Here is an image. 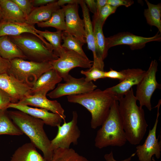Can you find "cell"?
<instances>
[{
    "mask_svg": "<svg viewBox=\"0 0 161 161\" xmlns=\"http://www.w3.org/2000/svg\"><path fill=\"white\" fill-rule=\"evenodd\" d=\"M133 89L118 100L119 109L127 141L131 144H139L148 127L142 107L138 106Z\"/></svg>",
    "mask_w": 161,
    "mask_h": 161,
    "instance_id": "1",
    "label": "cell"
},
{
    "mask_svg": "<svg viewBox=\"0 0 161 161\" xmlns=\"http://www.w3.org/2000/svg\"><path fill=\"white\" fill-rule=\"evenodd\" d=\"M68 101L85 108L91 113V127L96 129L101 126L107 118L115 96L106 89H95L89 92L68 96Z\"/></svg>",
    "mask_w": 161,
    "mask_h": 161,
    "instance_id": "2",
    "label": "cell"
},
{
    "mask_svg": "<svg viewBox=\"0 0 161 161\" xmlns=\"http://www.w3.org/2000/svg\"><path fill=\"white\" fill-rule=\"evenodd\" d=\"M7 112L15 124L29 137L31 142L42 152L46 160L51 161L53 152L50 149L51 140L44 130V121L18 110Z\"/></svg>",
    "mask_w": 161,
    "mask_h": 161,
    "instance_id": "3",
    "label": "cell"
},
{
    "mask_svg": "<svg viewBox=\"0 0 161 161\" xmlns=\"http://www.w3.org/2000/svg\"><path fill=\"white\" fill-rule=\"evenodd\" d=\"M101 127L97 131L95 145L101 149L109 146L121 147L127 141L119 109L118 101L115 100Z\"/></svg>",
    "mask_w": 161,
    "mask_h": 161,
    "instance_id": "4",
    "label": "cell"
},
{
    "mask_svg": "<svg viewBox=\"0 0 161 161\" xmlns=\"http://www.w3.org/2000/svg\"><path fill=\"white\" fill-rule=\"evenodd\" d=\"M8 36L30 61L41 62L52 61L58 58L55 55L49 43L34 35L24 33Z\"/></svg>",
    "mask_w": 161,
    "mask_h": 161,
    "instance_id": "5",
    "label": "cell"
},
{
    "mask_svg": "<svg viewBox=\"0 0 161 161\" xmlns=\"http://www.w3.org/2000/svg\"><path fill=\"white\" fill-rule=\"evenodd\" d=\"M10 61L7 73L31 87L42 74L52 69V61L38 62L19 58Z\"/></svg>",
    "mask_w": 161,
    "mask_h": 161,
    "instance_id": "6",
    "label": "cell"
},
{
    "mask_svg": "<svg viewBox=\"0 0 161 161\" xmlns=\"http://www.w3.org/2000/svg\"><path fill=\"white\" fill-rule=\"evenodd\" d=\"M158 64L157 61L152 60L148 69L139 83L137 85L135 96L139 102L140 106H145L149 111L152 109L151 99L155 90L160 89L161 84L157 81L156 74Z\"/></svg>",
    "mask_w": 161,
    "mask_h": 161,
    "instance_id": "7",
    "label": "cell"
},
{
    "mask_svg": "<svg viewBox=\"0 0 161 161\" xmlns=\"http://www.w3.org/2000/svg\"><path fill=\"white\" fill-rule=\"evenodd\" d=\"M93 61L86 58L78 53L64 48L58 58L51 61L52 68L57 72L64 81L69 75V72L76 67L91 68Z\"/></svg>",
    "mask_w": 161,
    "mask_h": 161,
    "instance_id": "8",
    "label": "cell"
},
{
    "mask_svg": "<svg viewBox=\"0 0 161 161\" xmlns=\"http://www.w3.org/2000/svg\"><path fill=\"white\" fill-rule=\"evenodd\" d=\"M78 114L74 111L72 112V120L70 122L64 123L58 126V131L55 137L51 140L50 150L54 151L58 148H69L72 143L78 144V140L80 135V131L77 125Z\"/></svg>",
    "mask_w": 161,
    "mask_h": 161,
    "instance_id": "9",
    "label": "cell"
},
{
    "mask_svg": "<svg viewBox=\"0 0 161 161\" xmlns=\"http://www.w3.org/2000/svg\"><path fill=\"white\" fill-rule=\"evenodd\" d=\"M63 83H59L56 88L47 94L50 98L55 99L65 95L83 94L95 90L97 86L92 82L86 81L84 77L74 78L69 75Z\"/></svg>",
    "mask_w": 161,
    "mask_h": 161,
    "instance_id": "10",
    "label": "cell"
},
{
    "mask_svg": "<svg viewBox=\"0 0 161 161\" xmlns=\"http://www.w3.org/2000/svg\"><path fill=\"white\" fill-rule=\"evenodd\" d=\"M106 40L108 49L116 46L126 45H129L131 50H134L143 48L148 42L160 41L161 34L158 32L152 37H145L135 35L128 32H122L106 38Z\"/></svg>",
    "mask_w": 161,
    "mask_h": 161,
    "instance_id": "11",
    "label": "cell"
},
{
    "mask_svg": "<svg viewBox=\"0 0 161 161\" xmlns=\"http://www.w3.org/2000/svg\"><path fill=\"white\" fill-rule=\"evenodd\" d=\"M161 104L160 100L156 107L157 112L156 120L153 128L149 130L148 135L144 143L136 147L135 153L140 161H151L154 155L157 159H159L161 151V143L158 141L156 137V131L160 115L159 108Z\"/></svg>",
    "mask_w": 161,
    "mask_h": 161,
    "instance_id": "12",
    "label": "cell"
},
{
    "mask_svg": "<svg viewBox=\"0 0 161 161\" xmlns=\"http://www.w3.org/2000/svg\"><path fill=\"white\" fill-rule=\"evenodd\" d=\"M32 87L7 73L0 74V88L11 99V103H17L31 95Z\"/></svg>",
    "mask_w": 161,
    "mask_h": 161,
    "instance_id": "13",
    "label": "cell"
},
{
    "mask_svg": "<svg viewBox=\"0 0 161 161\" xmlns=\"http://www.w3.org/2000/svg\"><path fill=\"white\" fill-rule=\"evenodd\" d=\"M77 4H67L61 7L64 11L66 31L79 40L86 43L83 19L80 18Z\"/></svg>",
    "mask_w": 161,
    "mask_h": 161,
    "instance_id": "14",
    "label": "cell"
},
{
    "mask_svg": "<svg viewBox=\"0 0 161 161\" xmlns=\"http://www.w3.org/2000/svg\"><path fill=\"white\" fill-rule=\"evenodd\" d=\"M79 4L82 10L84 24L86 43L87 44L88 49L92 52L93 55V63L92 67L104 70V63L103 60L99 55L96 47L92 24L90 19L89 10L84 0H81Z\"/></svg>",
    "mask_w": 161,
    "mask_h": 161,
    "instance_id": "15",
    "label": "cell"
},
{
    "mask_svg": "<svg viewBox=\"0 0 161 161\" xmlns=\"http://www.w3.org/2000/svg\"><path fill=\"white\" fill-rule=\"evenodd\" d=\"M125 77L118 84L106 89L113 95L118 101L128 92L132 86L137 85L141 80L146 71L140 68L124 70Z\"/></svg>",
    "mask_w": 161,
    "mask_h": 161,
    "instance_id": "16",
    "label": "cell"
},
{
    "mask_svg": "<svg viewBox=\"0 0 161 161\" xmlns=\"http://www.w3.org/2000/svg\"><path fill=\"white\" fill-rule=\"evenodd\" d=\"M12 108L23 112L35 117L43 120L45 124L52 127L60 125L64 120L60 115L49 112L42 108H32L18 103H10L7 109Z\"/></svg>",
    "mask_w": 161,
    "mask_h": 161,
    "instance_id": "17",
    "label": "cell"
},
{
    "mask_svg": "<svg viewBox=\"0 0 161 161\" xmlns=\"http://www.w3.org/2000/svg\"><path fill=\"white\" fill-rule=\"evenodd\" d=\"M62 79L54 69L49 70L42 74L33 85L31 95L46 96L47 93L54 89L56 85Z\"/></svg>",
    "mask_w": 161,
    "mask_h": 161,
    "instance_id": "18",
    "label": "cell"
},
{
    "mask_svg": "<svg viewBox=\"0 0 161 161\" xmlns=\"http://www.w3.org/2000/svg\"><path fill=\"white\" fill-rule=\"evenodd\" d=\"M46 109L60 115L65 120V111L60 103L56 100L48 99L46 96L29 95L25 97L18 103Z\"/></svg>",
    "mask_w": 161,
    "mask_h": 161,
    "instance_id": "19",
    "label": "cell"
},
{
    "mask_svg": "<svg viewBox=\"0 0 161 161\" xmlns=\"http://www.w3.org/2000/svg\"><path fill=\"white\" fill-rule=\"evenodd\" d=\"M34 25L26 22H18L3 21L0 23V37L4 36H15L29 33L37 36L42 40L45 39L37 33Z\"/></svg>",
    "mask_w": 161,
    "mask_h": 161,
    "instance_id": "20",
    "label": "cell"
},
{
    "mask_svg": "<svg viewBox=\"0 0 161 161\" xmlns=\"http://www.w3.org/2000/svg\"><path fill=\"white\" fill-rule=\"evenodd\" d=\"M57 1L45 5L34 8L26 18V22L34 25L35 24L48 21L52 14L60 8Z\"/></svg>",
    "mask_w": 161,
    "mask_h": 161,
    "instance_id": "21",
    "label": "cell"
},
{
    "mask_svg": "<svg viewBox=\"0 0 161 161\" xmlns=\"http://www.w3.org/2000/svg\"><path fill=\"white\" fill-rule=\"evenodd\" d=\"M36 148L31 142L24 144L15 151L11 161H47Z\"/></svg>",
    "mask_w": 161,
    "mask_h": 161,
    "instance_id": "22",
    "label": "cell"
},
{
    "mask_svg": "<svg viewBox=\"0 0 161 161\" xmlns=\"http://www.w3.org/2000/svg\"><path fill=\"white\" fill-rule=\"evenodd\" d=\"M3 21L25 22L26 18L18 5L12 0H0Z\"/></svg>",
    "mask_w": 161,
    "mask_h": 161,
    "instance_id": "23",
    "label": "cell"
},
{
    "mask_svg": "<svg viewBox=\"0 0 161 161\" xmlns=\"http://www.w3.org/2000/svg\"><path fill=\"white\" fill-rule=\"evenodd\" d=\"M0 55L9 61L16 58L26 59L21 50L7 36L0 37Z\"/></svg>",
    "mask_w": 161,
    "mask_h": 161,
    "instance_id": "24",
    "label": "cell"
},
{
    "mask_svg": "<svg viewBox=\"0 0 161 161\" xmlns=\"http://www.w3.org/2000/svg\"><path fill=\"white\" fill-rule=\"evenodd\" d=\"M92 23L96 47L99 55L104 60L107 56L108 49L106 47V38L103 32V26L98 15H93Z\"/></svg>",
    "mask_w": 161,
    "mask_h": 161,
    "instance_id": "25",
    "label": "cell"
},
{
    "mask_svg": "<svg viewBox=\"0 0 161 161\" xmlns=\"http://www.w3.org/2000/svg\"><path fill=\"white\" fill-rule=\"evenodd\" d=\"M145 1L148 8L145 9L144 14L147 23L150 26L156 27L161 33V4H154L147 0Z\"/></svg>",
    "mask_w": 161,
    "mask_h": 161,
    "instance_id": "26",
    "label": "cell"
},
{
    "mask_svg": "<svg viewBox=\"0 0 161 161\" xmlns=\"http://www.w3.org/2000/svg\"><path fill=\"white\" fill-rule=\"evenodd\" d=\"M35 30L37 34L49 42L55 55L59 57L64 49L61 44L62 31L57 30L56 32H52L47 30L42 31L36 29Z\"/></svg>",
    "mask_w": 161,
    "mask_h": 161,
    "instance_id": "27",
    "label": "cell"
},
{
    "mask_svg": "<svg viewBox=\"0 0 161 161\" xmlns=\"http://www.w3.org/2000/svg\"><path fill=\"white\" fill-rule=\"evenodd\" d=\"M23 134L10 118L7 109L0 110V135L19 136Z\"/></svg>",
    "mask_w": 161,
    "mask_h": 161,
    "instance_id": "28",
    "label": "cell"
},
{
    "mask_svg": "<svg viewBox=\"0 0 161 161\" xmlns=\"http://www.w3.org/2000/svg\"><path fill=\"white\" fill-rule=\"evenodd\" d=\"M51 161H90L72 148H58L53 151Z\"/></svg>",
    "mask_w": 161,
    "mask_h": 161,
    "instance_id": "29",
    "label": "cell"
},
{
    "mask_svg": "<svg viewBox=\"0 0 161 161\" xmlns=\"http://www.w3.org/2000/svg\"><path fill=\"white\" fill-rule=\"evenodd\" d=\"M65 18L64 10L62 8L55 12L48 21L37 24L38 27L41 28L51 27L55 28L57 30L66 31Z\"/></svg>",
    "mask_w": 161,
    "mask_h": 161,
    "instance_id": "30",
    "label": "cell"
},
{
    "mask_svg": "<svg viewBox=\"0 0 161 161\" xmlns=\"http://www.w3.org/2000/svg\"><path fill=\"white\" fill-rule=\"evenodd\" d=\"M61 37L63 41L62 44L63 48L74 51L85 58H88L82 48L84 44L79 40L66 31L62 32Z\"/></svg>",
    "mask_w": 161,
    "mask_h": 161,
    "instance_id": "31",
    "label": "cell"
},
{
    "mask_svg": "<svg viewBox=\"0 0 161 161\" xmlns=\"http://www.w3.org/2000/svg\"><path fill=\"white\" fill-rule=\"evenodd\" d=\"M104 70L96 68L91 67L86 71L81 70L80 73L85 76V79L87 82L95 81L97 80L105 78Z\"/></svg>",
    "mask_w": 161,
    "mask_h": 161,
    "instance_id": "32",
    "label": "cell"
},
{
    "mask_svg": "<svg viewBox=\"0 0 161 161\" xmlns=\"http://www.w3.org/2000/svg\"><path fill=\"white\" fill-rule=\"evenodd\" d=\"M15 3L23 13L26 18L34 8L32 0H12Z\"/></svg>",
    "mask_w": 161,
    "mask_h": 161,
    "instance_id": "33",
    "label": "cell"
},
{
    "mask_svg": "<svg viewBox=\"0 0 161 161\" xmlns=\"http://www.w3.org/2000/svg\"><path fill=\"white\" fill-rule=\"evenodd\" d=\"M117 8V7H113L107 4L102 8L100 11L98 17L103 26L108 17L112 14L114 13Z\"/></svg>",
    "mask_w": 161,
    "mask_h": 161,
    "instance_id": "34",
    "label": "cell"
},
{
    "mask_svg": "<svg viewBox=\"0 0 161 161\" xmlns=\"http://www.w3.org/2000/svg\"><path fill=\"white\" fill-rule=\"evenodd\" d=\"M104 76L105 78L118 79L120 82L124 78L125 74L124 70L117 71L111 68L108 71L105 72Z\"/></svg>",
    "mask_w": 161,
    "mask_h": 161,
    "instance_id": "35",
    "label": "cell"
},
{
    "mask_svg": "<svg viewBox=\"0 0 161 161\" xmlns=\"http://www.w3.org/2000/svg\"><path fill=\"white\" fill-rule=\"evenodd\" d=\"M11 103V99L8 95L0 88V110L7 109Z\"/></svg>",
    "mask_w": 161,
    "mask_h": 161,
    "instance_id": "36",
    "label": "cell"
},
{
    "mask_svg": "<svg viewBox=\"0 0 161 161\" xmlns=\"http://www.w3.org/2000/svg\"><path fill=\"white\" fill-rule=\"evenodd\" d=\"M134 3V1L132 0H107V4L117 8L121 6L128 7Z\"/></svg>",
    "mask_w": 161,
    "mask_h": 161,
    "instance_id": "37",
    "label": "cell"
},
{
    "mask_svg": "<svg viewBox=\"0 0 161 161\" xmlns=\"http://www.w3.org/2000/svg\"><path fill=\"white\" fill-rule=\"evenodd\" d=\"M10 61L0 55V74L7 73L10 67Z\"/></svg>",
    "mask_w": 161,
    "mask_h": 161,
    "instance_id": "38",
    "label": "cell"
},
{
    "mask_svg": "<svg viewBox=\"0 0 161 161\" xmlns=\"http://www.w3.org/2000/svg\"><path fill=\"white\" fill-rule=\"evenodd\" d=\"M84 1L89 11L93 13L94 15H96L97 12L96 1L94 0H84Z\"/></svg>",
    "mask_w": 161,
    "mask_h": 161,
    "instance_id": "39",
    "label": "cell"
},
{
    "mask_svg": "<svg viewBox=\"0 0 161 161\" xmlns=\"http://www.w3.org/2000/svg\"><path fill=\"white\" fill-rule=\"evenodd\" d=\"M55 0H32L34 8L45 5L57 1Z\"/></svg>",
    "mask_w": 161,
    "mask_h": 161,
    "instance_id": "40",
    "label": "cell"
},
{
    "mask_svg": "<svg viewBox=\"0 0 161 161\" xmlns=\"http://www.w3.org/2000/svg\"><path fill=\"white\" fill-rule=\"evenodd\" d=\"M135 154V153H133L128 158L119 161H130L132 158L134 156ZM104 158L106 161H119L116 160L114 158L112 151H111L109 153L106 154H105L104 155Z\"/></svg>",
    "mask_w": 161,
    "mask_h": 161,
    "instance_id": "41",
    "label": "cell"
},
{
    "mask_svg": "<svg viewBox=\"0 0 161 161\" xmlns=\"http://www.w3.org/2000/svg\"><path fill=\"white\" fill-rule=\"evenodd\" d=\"M80 1V0H59L57 1V2L60 7H62L66 4H79Z\"/></svg>",
    "mask_w": 161,
    "mask_h": 161,
    "instance_id": "42",
    "label": "cell"
},
{
    "mask_svg": "<svg viewBox=\"0 0 161 161\" xmlns=\"http://www.w3.org/2000/svg\"><path fill=\"white\" fill-rule=\"evenodd\" d=\"M97 5L96 14L99 15L102 8L107 4V0H97L96 1Z\"/></svg>",
    "mask_w": 161,
    "mask_h": 161,
    "instance_id": "43",
    "label": "cell"
},
{
    "mask_svg": "<svg viewBox=\"0 0 161 161\" xmlns=\"http://www.w3.org/2000/svg\"><path fill=\"white\" fill-rule=\"evenodd\" d=\"M3 15L0 7V23L3 21Z\"/></svg>",
    "mask_w": 161,
    "mask_h": 161,
    "instance_id": "44",
    "label": "cell"
}]
</instances>
